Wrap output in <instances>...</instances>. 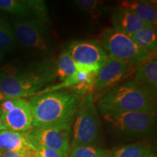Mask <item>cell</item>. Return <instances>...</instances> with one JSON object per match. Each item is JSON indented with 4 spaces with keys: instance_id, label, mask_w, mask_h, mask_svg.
<instances>
[{
    "instance_id": "6da1fadb",
    "label": "cell",
    "mask_w": 157,
    "mask_h": 157,
    "mask_svg": "<svg viewBox=\"0 0 157 157\" xmlns=\"http://www.w3.org/2000/svg\"><path fill=\"white\" fill-rule=\"evenodd\" d=\"M32 127H48L71 123L80 95L65 90L35 94L29 100Z\"/></svg>"
},
{
    "instance_id": "7a4b0ae2",
    "label": "cell",
    "mask_w": 157,
    "mask_h": 157,
    "mask_svg": "<svg viewBox=\"0 0 157 157\" xmlns=\"http://www.w3.org/2000/svg\"><path fill=\"white\" fill-rule=\"evenodd\" d=\"M55 63L52 60H44L21 71L4 66L0 69V90L6 97L34 95L56 77Z\"/></svg>"
},
{
    "instance_id": "3957f363",
    "label": "cell",
    "mask_w": 157,
    "mask_h": 157,
    "mask_svg": "<svg viewBox=\"0 0 157 157\" xmlns=\"http://www.w3.org/2000/svg\"><path fill=\"white\" fill-rule=\"evenodd\" d=\"M98 105L151 114L156 112L155 100L133 80L113 87L100 98Z\"/></svg>"
},
{
    "instance_id": "277c9868",
    "label": "cell",
    "mask_w": 157,
    "mask_h": 157,
    "mask_svg": "<svg viewBox=\"0 0 157 157\" xmlns=\"http://www.w3.org/2000/svg\"><path fill=\"white\" fill-rule=\"evenodd\" d=\"M107 126L119 134L129 137L143 136L154 130L156 114L124 111L98 105Z\"/></svg>"
},
{
    "instance_id": "5b68a950",
    "label": "cell",
    "mask_w": 157,
    "mask_h": 157,
    "mask_svg": "<svg viewBox=\"0 0 157 157\" xmlns=\"http://www.w3.org/2000/svg\"><path fill=\"white\" fill-rule=\"evenodd\" d=\"M71 148L95 146L101 135V121L92 93L84 95L78 103Z\"/></svg>"
},
{
    "instance_id": "8992f818",
    "label": "cell",
    "mask_w": 157,
    "mask_h": 157,
    "mask_svg": "<svg viewBox=\"0 0 157 157\" xmlns=\"http://www.w3.org/2000/svg\"><path fill=\"white\" fill-rule=\"evenodd\" d=\"M98 42L108 56L126 62L132 67L144 61L153 53L142 50L135 44L130 36L113 27L101 33Z\"/></svg>"
},
{
    "instance_id": "52a82bcc",
    "label": "cell",
    "mask_w": 157,
    "mask_h": 157,
    "mask_svg": "<svg viewBox=\"0 0 157 157\" xmlns=\"http://www.w3.org/2000/svg\"><path fill=\"white\" fill-rule=\"evenodd\" d=\"M12 23L15 39L23 47L42 52L51 50L48 23L32 17H18L13 18Z\"/></svg>"
},
{
    "instance_id": "ba28073f",
    "label": "cell",
    "mask_w": 157,
    "mask_h": 157,
    "mask_svg": "<svg viewBox=\"0 0 157 157\" xmlns=\"http://www.w3.org/2000/svg\"><path fill=\"white\" fill-rule=\"evenodd\" d=\"M66 50L73 59L76 70L98 73L108 58V54L98 41H73Z\"/></svg>"
},
{
    "instance_id": "9c48e42d",
    "label": "cell",
    "mask_w": 157,
    "mask_h": 157,
    "mask_svg": "<svg viewBox=\"0 0 157 157\" xmlns=\"http://www.w3.org/2000/svg\"><path fill=\"white\" fill-rule=\"evenodd\" d=\"M0 118L7 130L28 132L33 122L30 103L23 98L6 97L0 103Z\"/></svg>"
},
{
    "instance_id": "30bf717a",
    "label": "cell",
    "mask_w": 157,
    "mask_h": 157,
    "mask_svg": "<svg viewBox=\"0 0 157 157\" xmlns=\"http://www.w3.org/2000/svg\"><path fill=\"white\" fill-rule=\"evenodd\" d=\"M71 124L48 127H31L25 133L34 147L54 149L68 154L71 149Z\"/></svg>"
},
{
    "instance_id": "8fae6325",
    "label": "cell",
    "mask_w": 157,
    "mask_h": 157,
    "mask_svg": "<svg viewBox=\"0 0 157 157\" xmlns=\"http://www.w3.org/2000/svg\"><path fill=\"white\" fill-rule=\"evenodd\" d=\"M132 66L127 63L108 56L96 76L94 90H100L119 83L126 77Z\"/></svg>"
},
{
    "instance_id": "7c38bea8",
    "label": "cell",
    "mask_w": 157,
    "mask_h": 157,
    "mask_svg": "<svg viewBox=\"0 0 157 157\" xmlns=\"http://www.w3.org/2000/svg\"><path fill=\"white\" fill-rule=\"evenodd\" d=\"M0 151L16 153L23 157H39L36 148L25 132L7 129L0 132Z\"/></svg>"
},
{
    "instance_id": "4fadbf2b",
    "label": "cell",
    "mask_w": 157,
    "mask_h": 157,
    "mask_svg": "<svg viewBox=\"0 0 157 157\" xmlns=\"http://www.w3.org/2000/svg\"><path fill=\"white\" fill-rule=\"evenodd\" d=\"M154 52L137 65L135 81L155 100L157 95V60Z\"/></svg>"
},
{
    "instance_id": "5bb4252c",
    "label": "cell",
    "mask_w": 157,
    "mask_h": 157,
    "mask_svg": "<svg viewBox=\"0 0 157 157\" xmlns=\"http://www.w3.org/2000/svg\"><path fill=\"white\" fill-rule=\"evenodd\" d=\"M112 24L113 28L129 36L147 25L134 13L121 7H119L113 14Z\"/></svg>"
},
{
    "instance_id": "9a60e30c",
    "label": "cell",
    "mask_w": 157,
    "mask_h": 157,
    "mask_svg": "<svg viewBox=\"0 0 157 157\" xmlns=\"http://www.w3.org/2000/svg\"><path fill=\"white\" fill-rule=\"evenodd\" d=\"M119 7L132 11L147 25L156 27L157 7L156 2L129 0L121 2Z\"/></svg>"
},
{
    "instance_id": "2e32d148",
    "label": "cell",
    "mask_w": 157,
    "mask_h": 157,
    "mask_svg": "<svg viewBox=\"0 0 157 157\" xmlns=\"http://www.w3.org/2000/svg\"><path fill=\"white\" fill-rule=\"evenodd\" d=\"M154 153V148L144 143H131L117 146L109 151V157H144Z\"/></svg>"
},
{
    "instance_id": "e0dca14e",
    "label": "cell",
    "mask_w": 157,
    "mask_h": 157,
    "mask_svg": "<svg viewBox=\"0 0 157 157\" xmlns=\"http://www.w3.org/2000/svg\"><path fill=\"white\" fill-rule=\"evenodd\" d=\"M130 37L135 44L145 52L152 53L156 51L157 47L156 27L146 25Z\"/></svg>"
},
{
    "instance_id": "ac0fdd59",
    "label": "cell",
    "mask_w": 157,
    "mask_h": 157,
    "mask_svg": "<svg viewBox=\"0 0 157 157\" xmlns=\"http://www.w3.org/2000/svg\"><path fill=\"white\" fill-rule=\"evenodd\" d=\"M55 71H56V76L61 82L69 79L75 75L77 71L73 59L66 50L63 51L58 60L56 61Z\"/></svg>"
},
{
    "instance_id": "d6986e66",
    "label": "cell",
    "mask_w": 157,
    "mask_h": 157,
    "mask_svg": "<svg viewBox=\"0 0 157 157\" xmlns=\"http://www.w3.org/2000/svg\"><path fill=\"white\" fill-rule=\"evenodd\" d=\"M16 43L11 24L7 17L0 15V51L4 53L13 52Z\"/></svg>"
},
{
    "instance_id": "ffe728a7",
    "label": "cell",
    "mask_w": 157,
    "mask_h": 157,
    "mask_svg": "<svg viewBox=\"0 0 157 157\" xmlns=\"http://www.w3.org/2000/svg\"><path fill=\"white\" fill-rule=\"evenodd\" d=\"M0 10L23 18H31L25 0H0Z\"/></svg>"
},
{
    "instance_id": "44dd1931",
    "label": "cell",
    "mask_w": 157,
    "mask_h": 157,
    "mask_svg": "<svg viewBox=\"0 0 157 157\" xmlns=\"http://www.w3.org/2000/svg\"><path fill=\"white\" fill-rule=\"evenodd\" d=\"M109 154V151L95 145L78 146L71 148L70 157H104Z\"/></svg>"
},
{
    "instance_id": "7402d4cb",
    "label": "cell",
    "mask_w": 157,
    "mask_h": 157,
    "mask_svg": "<svg viewBox=\"0 0 157 157\" xmlns=\"http://www.w3.org/2000/svg\"><path fill=\"white\" fill-rule=\"evenodd\" d=\"M25 2L30 10L32 18L37 19L47 23H49L48 10L44 1L25 0Z\"/></svg>"
},
{
    "instance_id": "603a6c76",
    "label": "cell",
    "mask_w": 157,
    "mask_h": 157,
    "mask_svg": "<svg viewBox=\"0 0 157 157\" xmlns=\"http://www.w3.org/2000/svg\"><path fill=\"white\" fill-rule=\"evenodd\" d=\"M75 5L82 10L90 14L95 15L98 14L99 11V5H101V2L95 0H76L74 2Z\"/></svg>"
},
{
    "instance_id": "cb8c5ba5",
    "label": "cell",
    "mask_w": 157,
    "mask_h": 157,
    "mask_svg": "<svg viewBox=\"0 0 157 157\" xmlns=\"http://www.w3.org/2000/svg\"><path fill=\"white\" fill-rule=\"evenodd\" d=\"M38 153L39 157H67V153L54 149L46 148L43 147H35Z\"/></svg>"
},
{
    "instance_id": "d4e9b609",
    "label": "cell",
    "mask_w": 157,
    "mask_h": 157,
    "mask_svg": "<svg viewBox=\"0 0 157 157\" xmlns=\"http://www.w3.org/2000/svg\"><path fill=\"white\" fill-rule=\"evenodd\" d=\"M2 154L3 157H23L20 154H17L16 153H13V152L2 151Z\"/></svg>"
},
{
    "instance_id": "484cf974",
    "label": "cell",
    "mask_w": 157,
    "mask_h": 157,
    "mask_svg": "<svg viewBox=\"0 0 157 157\" xmlns=\"http://www.w3.org/2000/svg\"><path fill=\"white\" fill-rule=\"evenodd\" d=\"M5 53H4L3 52H2V51H0V65H1L2 62L4 58H5Z\"/></svg>"
},
{
    "instance_id": "4316f807",
    "label": "cell",
    "mask_w": 157,
    "mask_h": 157,
    "mask_svg": "<svg viewBox=\"0 0 157 157\" xmlns=\"http://www.w3.org/2000/svg\"><path fill=\"white\" fill-rule=\"evenodd\" d=\"M5 129H6V128L3 125L2 121V120H1V118H0V132L2 130H5Z\"/></svg>"
},
{
    "instance_id": "83f0119b",
    "label": "cell",
    "mask_w": 157,
    "mask_h": 157,
    "mask_svg": "<svg viewBox=\"0 0 157 157\" xmlns=\"http://www.w3.org/2000/svg\"><path fill=\"white\" fill-rule=\"evenodd\" d=\"M6 98V96L5 95H4V94H3V93H2V92L1 91V90H0V103H1V102L2 101H3V100L4 99H5V98Z\"/></svg>"
},
{
    "instance_id": "f1b7e54d",
    "label": "cell",
    "mask_w": 157,
    "mask_h": 157,
    "mask_svg": "<svg viewBox=\"0 0 157 157\" xmlns=\"http://www.w3.org/2000/svg\"><path fill=\"white\" fill-rule=\"evenodd\" d=\"M144 157H156V156L154 154V153H153V154H149V155H148V156H144Z\"/></svg>"
},
{
    "instance_id": "f546056e",
    "label": "cell",
    "mask_w": 157,
    "mask_h": 157,
    "mask_svg": "<svg viewBox=\"0 0 157 157\" xmlns=\"http://www.w3.org/2000/svg\"><path fill=\"white\" fill-rule=\"evenodd\" d=\"M0 157H3V156H2V151H0Z\"/></svg>"
},
{
    "instance_id": "4dcf8cb0",
    "label": "cell",
    "mask_w": 157,
    "mask_h": 157,
    "mask_svg": "<svg viewBox=\"0 0 157 157\" xmlns=\"http://www.w3.org/2000/svg\"><path fill=\"white\" fill-rule=\"evenodd\" d=\"M104 157H109V154H108L106 155V156H104Z\"/></svg>"
}]
</instances>
